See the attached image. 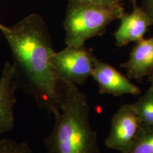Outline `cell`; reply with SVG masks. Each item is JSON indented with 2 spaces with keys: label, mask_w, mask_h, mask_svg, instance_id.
Masks as SVG:
<instances>
[{
  "label": "cell",
  "mask_w": 153,
  "mask_h": 153,
  "mask_svg": "<svg viewBox=\"0 0 153 153\" xmlns=\"http://www.w3.org/2000/svg\"><path fill=\"white\" fill-rule=\"evenodd\" d=\"M10 48L19 88L30 95L41 109L59 111L62 84L53 70L55 53L48 26L41 16L30 14L1 30Z\"/></svg>",
  "instance_id": "1"
},
{
  "label": "cell",
  "mask_w": 153,
  "mask_h": 153,
  "mask_svg": "<svg viewBox=\"0 0 153 153\" xmlns=\"http://www.w3.org/2000/svg\"><path fill=\"white\" fill-rule=\"evenodd\" d=\"M59 111L52 132L44 139L46 153H100L97 133L89 121L87 95L74 84L61 81Z\"/></svg>",
  "instance_id": "2"
},
{
  "label": "cell",
  "mask_w": 153,
  "mask_h": 153,
  "mask_svg": "<svg viewBox=\"0 0 153 153\" xmlns=\"http://www.w3.org/2000/svg\"><path fill=\"white\" fill-rule=\"evenodd\" d=\"M124 13L120 4L101 6L68 1L64 21L65 44L79 46L90 38L102 36L107 26Z\"/></svg>",
  "instance_id": "3"
},
{
  "label": "cell",
  "mask_w": 153,
  "mask_h": 153,
  "mask_svg": "<svg viewBox=\"0 0 153 153\" xmlns=\"http://www.w3.org/2000/svg\"><path fill=\"white\" fill-rule=\"evenodd\" d=\"M97 59L93 50L85 45H67L65 48L54 53L51 63L60 81L81 86L91 76Z\"/></svg>",
  "instance_id": "4"
},
{
  "label": "cell",
  "mask_w": 153,
  "mask_h": 153,
  "mask_svg": "<svg viewBox=\"0 0 153 153\" xmlns=\"http://www.w3.org/2000/svg\"><path fill=\"white\" fill-rule=\"evenodd\" d=\"M140 128V122L133 104H124L113 116L110 132L105 144L111 150L127 153Z\"/></svg>",
  "instance_id": "5"
},
{
  "label": "cell",
  "mask_w": 153,
  "mask_h": 153,
  "mask_svg": "<svg viewBox=\"0 0 153 153\" xmlns=\"http://www.w3.org/2000/svg\"><path fill=\"white\" fill-rule=\"evenodd\" d=\"M91 76L99 86L101 94H111L115 97L141 93L140 88L110 64L97 59Z\"/></svg>",
  "instance_id": "6"
},
{
  "label": "cell",
  "mask_w": 153,
  "mask_h": 153,
  "mask_svg": "<svg viewBox=\"0 0 153 153\" xmlns=\"http://www.w3.org/2000/svg\"><path fill=\"white\" fill-rule=\"evenodd\" d=\"M19 89L14 66L7 62L0 76V135L11 131L15 123V92Z\"/></svg>",
  "instance_id": "7"
},
{
  "label": "cell",
  "mask_w": 153,
  "mask_h": 153,
  "mask_svg": "<svg viewBox=\"0 0 153 153\" xmlns=\"http://www.w3.org/2000/svg\"><path fill=\"white\" fill-rule=\"evenodd\" d=\"M133 2V10L131 14L124 13L120 17V23L114 33L115 41L118 47L126 46L132 42H138L144 38V36L153 21L142 7Z\"/></svg>",
  "instance_id": "8"
},
{
  "label": "cell",
  "mask_w": 153,
  "mask_h": 153,
  "mask_svg": "<svg viewBox=\"0 0 153 153\" xmlns=\"http://www.w3.org/2000/svg\"><path fill=\"white\" fill-rule=\"evenodd\" d=\"M129 79L141 80L153 73V37L137 42L128 60L120 64Z\"/></svg>",
  "instance_id": "9"
},
{
  "label": "cell",
  "mask_w": 153,
  "mask_h": 153,
  "mask_svg": "<svg viewBox=\"0 0 153 153\" xmlns=\"http://www.w3.org/2000/svg\"><path fill=\"white\" fill-rule=\"evenodd\" d=\"M138 115L140 126L153 127V90H148L133 104Z\"/></svg>",
  "instance_id": "10"
},
{
  "label": "cell",
  "mask_w": 153,
  "mask_h": 153,
  "mask_svg": "<svg viewBox=\"0 0 153 153\" xmlns=\"http://www.w3.org/2000/svg\"><path fill=\"white\" fill-rule=\"evenodd\" d=\"M127 153H153V127L140 126Z\"/></svg>",
  "instance_id": "11"
},
{
  "label": "cell",
  "mask_w": 153,
  "mask_h": 153,
  "mask_svg": "<svg viewBox=\"0 0 153 153\" xmlns=\"http://www.w3.org/2000/svg\"><path fill=\"white\" fill-rule=\"evenodd\" d=\"M0 153H33L28 144L8 138H0Z\"/></svg>",
  "instance_id": "12"
},
{
  "label": "cell",
  "mask_w": 153,
  "mask_h": 153,
  "mask_svg": "<svg viewBox=\"0 0 153 153\" xmlns=\"http://www.w3.org/2000/svg\"><path fill=\"white\" fill-rule=\"evenodd\" d=\"M71 2H79L101 6H113L120 4L122 0H68Z\"/></svg>",
  "instance_id": "13"
},
{
  "label": "cell",
  "mask_w": 153,
  "mask_h": 153,
  "mask_svg": "<svg viewBox=\"0 0 153 153\" xmlns=\"http://www.w3.org/2000/svg\"><path fill=\"white\" fill-rule=\"evenodd\" d=\"M142 8L153 21V0H143Z\"/></svg>",
  "instance_id": "14"
},
{
  "label": "cell",
  "mask_w": 153,
  "mask_h": 153,
  "mask_svg": "<svg viewBox=\"0 0 153 153\" xmlns=\"http://www.w3.org/2000/svg\"><path fill=\"white\" fill-rule=\"evenodd\" d=\"M149 81L150 82V87L151 89L153 90V73L151 74L150 76H149Z\"/></svg>",
  "instance_id": "15"
},
{
  "label": "cell",
  "mask_w": 153,
  "mask_h": 153,
  "mask_svg": "<svg viewBox=\"0 0 153 153\" xmlns=\"http://www.w3.org/2000/svg\"><path fill=\"white\" fill-rule=\"evenodd\" d=\"M5 27H6V26H4V25L0 24V31H1V30H2L4 29Z\"/></svg>",
  "instance_id": "16"
},
{
  "label": "cell",
  "mask_w": 153,
  "mask_h": 153,
  "mask_svg": "<svg viewBox=\"0 0 153 153\" xmlns=\"http://www.w3.org/2000/svg\"><path fill=\"white\" fill-rule=\"evenodd\" d=\"M132 1H135V0H132Z\"/></svg>",
  "instance_id": "17"
}]
</instances>
